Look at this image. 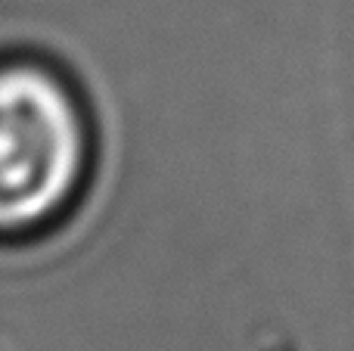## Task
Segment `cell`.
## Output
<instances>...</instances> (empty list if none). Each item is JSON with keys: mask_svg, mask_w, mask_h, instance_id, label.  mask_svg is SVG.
Instances as JSON below:
<instances>
[{"mask_svg": "<svg viewBox=\"0 0 354 351\" xmlns=\"http://www.w3.org/2000/svg\"><path fill=\"white\" fill-rule=\"evenodd\" d=\"M91 168L81 97L41 59L0 62V236H31L75 205Z\"/></svg>", "mask_w": 354, "mask_h": 351, "instance_id": "obj_1", "label": "cell"}]
</instances>
